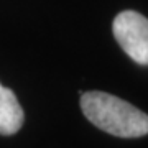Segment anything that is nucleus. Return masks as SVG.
<instances>
[{
    "mask_svg": "<svg viewBox=\"0 0 148 148\" xmlns=\"http://www.w3.org/2000/svg\"><path fill=\"white\" fill-rule=\"evenodd\" d=\"M81 109L86 119L109 135L140 138L148 135V115L130 102L102 90L81 95Z\"/></svg>",
    "mask_w": 148,
    "mask_h": 148,
    "instance_id": "f257e3e1",
    "label": "nucleus"
},
{
    "mask_svg": "<svg viewBox=\"0 0 148 148\" xmlns=\"http://www.w3.org/2000/svg\"><path fill=\"white\" fill-rule=\"evenodd\" d=\"M112 32L132 61L148 66V18L135 10H123L114 18Z\"/></svg>",
    "mask_w": 148,
    "mask_h": 148,
    "instance_id": "f03ea898",
    "label": "nucleus"
},
{
    "mask_svg": "<svg viewBox=\"0 0 148 148\" xmlns=\"http://www.w3.org/2000/svg\"><path fill=\"white\" fill-rule=\"evenodd\" d=\"M25 114L15 92L0 84V135H13L21 128Z\"/></svg>",
    "mask_w": 148,
    "mask_h": 148,
    "instance_id": "7ed1b4c3",
    "label": "nucleus"
}]
</instances>
